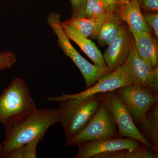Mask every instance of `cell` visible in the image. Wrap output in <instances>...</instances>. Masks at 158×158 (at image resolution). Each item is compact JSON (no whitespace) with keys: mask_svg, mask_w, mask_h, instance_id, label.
<instances>
[{"mask_svg":"<svg viewBox=\"0 0 158 158\" xmlns=\"http://www.w3.org/2000/svg\"><path fill=\"white\" fill-rule=\"evenodd\" d=\"M59 109H37L25 120L6 129L0 157L7 158L17 148L35 140H42L47 130L59 122Z\"/></svg>","mask_w":158,"mask_h":158,"instance_id":"cell-1","label":"cell"},{"mask_svg":"<svg viewBox=\"0 0 158 158\" xmlns=\"http://www.w3.org/2000/svg\"><path fill=\"white\" fill-rule=\"evenodd\" d=\"M37 109L26 82L16 77L0 95V123L8 128L25 120Z\"/></svg>","mask_w":158,"mask_h":158,"instance_id":"cell-2","label":"cell"},{"mask_svg":"<svg viewBox=\"0 0 158 158\" xmlns=\"http://www.w3.org/2000/svg\"><path fill=\"white\" fill-rule=\"evenodd\" d=\"M59 103V121L66 141L77 135L88 124L102 100L98 94L80 99H66Z\"/></svg>","mask_w":158,"mask_h":158,"instance_id":"cell-3","label":"cell"},{"mask_svg":"<svg viewBox=\"0 0 158 158\" xmlns=\"http://www.w3.org/2000/svg\"><path fill=\"white\" fill-rule=\"evenodd\" d=\"M60 18V14L56 12H51L48 16V23L56 36L58 45L81 73L86 84V89H88L108 73L91 64L78 52L64 33Z\"/></svg>","mask_w":158,"mask_h":158,"instance_id":"cell-4","label":"cell"},{"mask_svg":"<svg viewBox=\"0 0 158 158\" xmlns=\"http://www.w3.org/2000/svg\"><path fill=\"white\" fill-rule=\"evenodd\" d=\"M119 137L113 114L102 101L96 113L84 129L66 141V144L68 146H77L85 142Z\"/></svg>","mask_w":158,"mask_h":158,"instance_id":"cell-5","label":"cell"},{"mask_svg":"<svg viewBox=\"0 0 158 158\" xmlns=\"http://www.w3.org/2000/svg\"><path fill=\"white\" fill-rule=\"evenodd\" d=\"M113 114L118 127L119 137L137 139L147 147L149 143L139 132L128 110L115 90L98 94Z\"/></svg>","mask_w":158,"mask_h":158,"instance_id":"cell-6","label":"cell"},{"mask_svg":"<svg viewBox=\"0 0 158 158\" xmlns=\"http://www.w3.org/2000/svg\"><path fill=\"white\" fill-rule=\"evenodd\" d=\"M129 111L135 124L143 119L149 108L158 102V96L135 85L121 87L115 90Z\"/></svg>","mask_w":158,"mask_h":158,"instance_id":"cell-7","label":"cell"},{"mask_svg":"<svg viewBox=\"0 0 158 158\" xmlns=\"http://www.w3.org/2000/svg\"><path fill=\"white\" fill-rule=\"evenodd\" d=\"M131 85H133L124 64L116 70L103 76L92 87L82 92L73 94L63 93L62 96L48 97L47 99L50 101L59 102L66 99L82 98L107 91H114L118 88Z\"/></svg>","mask_w":158,"mask_h":158,"instance_id":"cell-8","label":"cell"},{"mask_svg":"<svg viewBox=\"0 0 158 158\" xmlns=\"http://www.w3.org/2000/svg\"><path fill=\"white\" fill-rule=\"evenodd\" d=\"M143 144L137 139L121 137L85 142L77 145L78 150L74 158H93L100 154L120 150L135 149Z\"/></svg>","mask_w":158,"mask_h":158,"instance_id":"cell-9","label":"cell"},{"mask_svg":"<svg viewBox=\"0 0 158 158\" xmlns=\"http://www.w3.org/2000/svg\"><path fill=\"white\" fill-rule=\"evenodd\" d=\"M134 40L132 34L127 26L123 24L118 35L108 45L103 55L106 64L111 71L124 64Z\"/></svg>","mask_w":158,"mask_h":158,"instance_id":"cell-10","label":"cell"},{"mask_svg":"<svg viewBox=\"0 0 158 158\" xmlns=\"http://www.w3.org/2000/svg\"><path fill=\"white\" fill-rule=\"evenodd\" d=\"M124 64L133 85L149 90L150 86L158 75V68L153 71L150 69L147 64L138 56L134 40Z\"/></svg>","mask_w":158,"mask_h":158,"instance_id":"cell-11","label":"cell"},{"mask_svg":"<svg viewBox=\"0 0 158 158\" xmlns=\"http://www.w3.org/2000/svg\"><path fill=\"white\" fill-rule=\"evenodd\" d=\"M117 12L120 19L126 23L132 34L152 32L144 19L138 0H130L125 4H119Z\"/></svg>","mask_w":158,"mask_h":158,"instance_id":"cell-12","label":"cell"},{"mask_svg":"<svg viewBox=\"0 0 158 158\" xmlns=\"http://www.w3.org/2000/svg\"><path fill=\"white\" fill-rule=\"evenodd\" d=\"M135 47L138 56L150 69L158 68V46L156 38L152 33L142 32L133 34Z\"/></svg>","mask_w":158,"mask_h":158,"instance_id":"cell-13","label":"cell"},{"mask_svg":"<svg viewBox=\"0 0 158 158\" xmlns=\"http://www.w3.org/2000/svg\"><path fill=\"white\" fill-rule=\"evenodd\" d=\"M118 5L108 13L104 20L95 28L90 37L96 39L101 46L109 45L118 35L124 23L117 12Z\"/></svg>","mask_w":158,"mask_h":158,"instance_id":"cell-14","label":"cell"},{"mask_svg":"<svg viewBox=\"0 0 158 158\" xmlns=\"http://www.w3.org/2000/svg\"><path fill=\"white\" fill-rule=\"evenodd\" d=\"M135 125L149 143L151 149L158 156V102L149 108L143 119Z\"/></svg>","mask_w":158,"mask_h":158,"instance_id":"cell-15","label":"cell"},{"mask_svg":"<svg viewBox=\"0 0 158 158\" xmlns=\"http://www.w3.org/2000/svg\"><path fill=\"white\" fill-rule=\"evenodd\" d=\"M63 31L69 39L73 40L93 62L94 65L109 73L111 71L108 68L103 55L95 44L88 38L83 37L67 27L62 26Z\"/></svg>","mask_w":158,"mask_h":158,"instance_id":"cell-16","label":"cell"},{"mask_svg":"<svg viewBox=\"0 0 158 158\" xmlns=\"http://www.w3.org/2000/svg\"><path fill=\"white\" fill-rule=\"evenodd\" d=\"M118 4L114 0H88L85 17L94 19L96 23V28Z\"/></svg>","mask_w":158,"mask_h":158,"instance_id":"cell-17","label":"cell"},{"mask_svg":"<svg viewBox=\"0 0 158 158\" xmlns=\"http://www.w3.org/2000/svg\"><path fill=\"white\" fill-rule=\"evenodd\" d=\"M153 151L143 144L135 149H126L105 153L95 156L93 158H157Z\"/></svg>","mask_w":158,"mask_h":158,"instance_id":"cell-18","label":"cell"},{"mask_svg":"<svg viewBox=\"0 0 158 158\" xmlns=\"http://www.w3.org/2000/svg\"><path fill=\"white\" fill-rule=\"evenodd\" d=\"M61 23L62 26L69 28L86 38L91 37L96 25L93 19L83 17H71Z\"/></svg>","mask_w":158,"mask_h":158,"instance_id":"cell-19","label":"cell"},{"mask_svg":"<svg viewBox=\"0 0 158 158\" xmlns=\"http://www.w3.org/2000/svg\"><path fill=\"white\" fill-rule=\"evenodd\" d=\"M17 62L16 55L10 51L0 52V71L11 68Z\"/></svg>","mask_w":158,"mask_h":158,"instance_id":"cell-20","label":"cell"},{"mask_svg":"<svg viewBox=\"0 0 158 158\" xmlns=\"http://www.w3.org/2000/svg\"><path fill=\"white\" fill-rule=\"evenodd\" d=\"M88 0H70L71 17H85L86 3Z\"/></svg>","mask_w":158,"mask_h":158,"instance_id":"cell-21","label":"cell"},{"mask_svg":"<svg viewBox=\"0 0 158 158\" xmlns=\"http://www.w3.org/2000/svg\"><path fill=\"white\" fill-rule=\"evenodd\" d=\"M144 19L154 33L157 39L158 37V14L150 12H144L143 14Z\"/></svg>","mask_w":158,"mask_h":158,"instance_id":"cell-22","label":"cell"},{"mask_svg":"<svg viewBox=\"0 0 158 158\" xmlns=\"http://www.w3.org/2000/svg\"><path fill=\"white\" fill-rule=\"evenodd\" d=\"M41 140L35 139L24 145V153L23 158H36L37 157L36 147Z\"/></svg>","mask_w":158,"mask_h":158,"instance_id":"cell-23","label":"cell"},{"mask_svg":"<svg viewBox=\"0 0 158 158\" xmlns=\"http://www.w3.org/2000/svg\"><path fill=\"white\" fill-rule=\"evenodd\" d=\"M141 9L147 12L158 13V0H138Z\"/></svg>","mask_w":158,"mask_h":158,"instance_id":"cell-24","label":"cell"},{"mask_svg":"<svg viewBox=\"0 0 158 158\" xmlns=\"http://www.w3.org/2000/svg\"><path fill=\"white\" fill-rule=\"evenodd\" d=\"M130 1V0H118V3L119 4H125L129 2Z\"/></svg>","mask_w":158,"mask_h":158,"instance_id":"cell-25","label":"cell"},{"mask_svg":"<svg viewBox=\"0 0 158 158\" xmlns=\"http://www.w3.org/2000/svg\"><path fill=\"white\" fill-rule=\"evenodd\" d=\"M2 144H0V154H1V152H2Z\"/></svg>","mask_w":158,"mask_h":158,"instance_id":"cell-26","label":"cell"},{"mask_svg":"<svg viewBox=\"0 0 158 158\" xmlns=\"http://www.w3.org/2000/svg\"><path fill=\"white\" fill-rule=\"evenodd\" d=\"M114 1H116V2H117L118 3V0H114Z\"/></svg>","mask_w":158,"mask_h":158,"instance_id":"cell-27","label":"cell"}]
</instances>
